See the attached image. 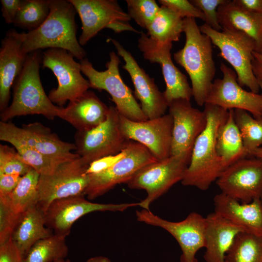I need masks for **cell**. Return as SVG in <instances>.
Returning <instances> with one entry per match:
<instances>
[{"instance_id": "6da1fadb", "label": "cell", "mask_w": 262, "mask_h": 262, "mask_svg": "<svg viewBox=\"0 0 262 262\" xmlns=\"http://www.w3.org/2000/svg\"><path fill=\"white\" fill-rule=\"evenodd\" d=\"M50 12L36 29L19 33L23 51L31 52L43 49L60 48L66 50L80 61L86 52L77 38V12L68 0H49Z\"/></svg>"}, {"instance_id": "7a4b0ae2", "label": "cell", "mask_w": 262, "mask_h": 262, "mask_svg": "<svg viewBox=\"0 0 262 262\" xmlns=\"http://www.w3.org/2000/svg\"><path fill=\"white\" fill-rule=\"evenodd\" d=\"M204 112L207 124L194 144L188 166L181 183L208 190L223 171L221 161L216 149V137L221 125L226 121L229 111L205 103Z\"/></svg>"}, {"instance_id": "3957f363", "label": "cell", "mask_w": 262, "mask_h": 262, "mask_svg": "<svg viewBox=\"0 0 262 262\" xmlns=\"http://www.w3.org/2000/svg\"><path fill=\"white\" fill-rule=\"evenodd\" d=\"M184 47L174 54L176 62L189 75L192 95L196 104L203 106L213 82L215 66L210 38L200 31L193 18L183 19Z\"/></svg>"}, {"instance_id": "277c9868", "label": "cell", "mask_w": 262, "mask_h": 262, "mask_svg": "<svg viewBox=\"0 0 262 262\" xmlns=\"http://www.w3.org/2000/svg\"><path fill=\"white\" fill-rule=\"evenodd\" d=\"M41 52L39 50L28 55L24 67L13 84L12 101L0 114L2 121L32 115H41L50 120L59 117L62 107L56 106L49 99L40 78Z\"/></svg>"}, {"instance_id": "5b68a950", "label": "cell", "mask_w": 262, "mask_h": 262, "mask_svg": "<svg viewBox=\"0 0 262 262\" xmlns=\"http://www.w3.org/2000/svg\"><path fill=\"white\" fill-rule=\"evenodd\" d=\"M199 28L219 49V55L232 66L239 84L258 94L260 88L252 68V53L256 49L254 41L237 30L223 28L221 31H217L205 23Z\"/></svg>"}, {"instance_id": "8992f818", "label": "cell", "mask_w": 262, "mask_h": 262, "mask_svg": "<svg viewBox=\"0 0 262 262\" xmlns=\"http://www.w3.org/2000/svg\"><path fill=\"white\" fill-rule=\"evenodd\" d=\"M109 57L110 60L106 64V69L101 71L96 69L87 58L80 61L82 72L88 78L90 88L107 92L121 115L134 121L148 119L136 100L132 90L121 77L118 55L111 51Z\"/></svg>"}, {"instance_id": "52a82bcc", "label": "cell", "mask_w": 262, "mask_h": 262, "mask_svg": "<svg viewBox=\"0 0 262 262\" xmlns=\"http://www.w3.org/2000/svg\"><path fill=\"white\" fill-rule=\"evenodd\" d=\"M88 166L79 157L61 164L50 175H40L36 206L45 213L56 200L84 195L89 182Z\"/></svg>"}, {"instance_id": "ba28073f", "label": "cell", "mask_w": 262, "mask_h": 262, "mask_svg": "<svg viewBox=\"0 0 262 262\" xmlns=\"http://www.w3.org/2000/svg\"><path fill=\"white\" fill-rule=\"evenodd\" d=\"M189 162L183 157L170 156L142 167L126 184L130 188L143 189L147 192V197L139 202V206L150 210L152 202L166 193L175 183L182 181Z\"/></svg>"}, {"instance_id": "9c48e42d", "label": "cell", "mask_w": 262, "mask_h": 262, "mask_svg": "<svg viewBox=\"0 0 262 262\" xmlns=\"http://www.w3.org/2000/svg\"><path fill=\"white\" fill-rule=\"evenodd\" d=\"M76 153L87 164L105 156L115 155L129 141L123 134L120 114L115 107H109L106 119L88 131H77L75 137Z\"/></svg>"}, {"instance_id": "30bf717a", "label": "cell", "mask_w": 262, "mask_h": 262, "mask_svg": "<svg viewBox=\"0 0 262 262\" xmlns=\"http://www.w3.org/2000/svg\"><path fill=\"white\" fill-rule=\"evenodd\" d=\"M74 58L69 52L60 48L48 49L42 53V67L51 70L58 83L48 97L52 103L61 107L67 101L80 97L90 88L88 80L81 73L80 63Z\"/></svg>"}, {"instance_id": "8fae6325", "label": "cell", "mask_w": 262, "mask_h": 262, "mask_svg": "<svg viewBox=\"0 0 262 262\" xmlns=\"http://www.w3.org/2000/svg\"><path fill=\"white\" fill-rule=\"evenodd\" d=\"M125 149V156L111 167L88 175L89 182L84 193L88 199H94L116 185L126 183L142 167L158 161L146 147L137 142L129 140Z\"/></svg>"}, {"instance_id": "7c38bea8", "label": "cell", "mask_w": 262, "mask_h": 262, "mask_svg": "<svg viewBox=\"0 0 262 262\" xmlns=\"http://www.w3.org/2000/svg\"><path fill=\"white\" fill-rule=\"evenodd\" d=\"M13 139L24 143L41 153L63 163L80 157L71 151L76 150L75 144L62 141L50 129L41 123L34 122L22 128L12 123L0 122V140Z\"/></svg>"}, {"instance_id": "4fadbf2b", "label": "cell", "mask_w": 262, "mask_h": 262, "mask_svg": "<svg viewBox=\"0 0 262 262\" xmlns=\"http://www.w3.org/2000/svg\"><path fill=\"white\" fill-rule=\"evenodd\" d=\"M136 216L138 221L162 228L175 238L182 251L180 262H198L196 254L205 246V217L193 212L181 221L172 222L146 209L137 211Z\"/></svg>"}, {"instance_id": "5bb4252c", "label": "cell", "mask_w": 262, "mask_h": 262, "mask_svg": "<svg viewBox=\"0 0 262 262\" xmlns=\"http://www.w3.org/2000/svg\"><path fill=\"white\" fill-rule=\"evenodd\" d=\"M68 0L81 20L82 32L79 42L82 46L105 28L120 32L131 19L116 0Z\"/></svg>"}, {"instance_id": "9a60e30c", "label": "cell", "mask_w": 262, "mask_h": 262, "mask_svg": "<svg viewBox=\"0 0 262 262\" xmlns=\"http://www.w3.org/2000/svg\"><path fill=\"white\" fill-rule=\"evenodd\" d=\"M216 184L223 193L242 203L260 198L262 193V159L242 158L220 174Z\"/></svg>"}, {"instance_id": "2e32d148", "label": "cell", "mask_w": 262, "mask_h": 262, "mask_svg": "<svg viewBox=\"0 0 262 262\" xmlns=\"http://www.w3.org/2000/svg\"><path fill=\"white\" fill-rule=\"evenodd\" d=\"M139 202L121 204L98 203L86 200L83 195L53 201L44 213L46 226L54 234L66 237L73 224L83 215L97 211H124L139 206Z\"/></svg>"}, {"instance_id": "e0dca14e", "label": "cell", "mask_w": 262, "mask_h": 262, "mask_svg": "<svg viewBox=\"0 0 262 262\" xmlns=\"http://www.w3.org/2000/svg\"><path fill=\"white\" fill-rule=\"evenodd\" d=\"M168 108L173 119L171 156L190 161L195 141L206 128V114L185 99L172 101Z\"/></svg>"}, {"instance_id": "ac0fdd59", "label": "cell", "mask_w": 262, "mask_h": 262, "mask_svg": "<svg viewBox=\"0 0 262 262\" xmlns=\"http://www.w3.org/2000/svg\"><path fill=\"white\" fill-rule=\"evenodd\" d=\"M122 132L128 140L146 147L158 161L171 156L173 119L169 113L142 121H134L120 115Z\"/></svg>"}, {"instance_id": "d6986e66", "label": "cell", "mask_w": 262, "mask_h": 262, "mask_svg": "<svg viewBox=\"0 0 262 262\" xmlns=\"http://www.w3.org/2000/svg\"><path fill=\"white\" fill-rule=\"evenodd\" d=\"M220 70L223 78L213 82L205 103L227 111L245 110L255 118H262V95L244 89L238 82L235 71L223 63Z\"/></svg>"}, {"instance_id": "ffe728a7", "label": "cell", "mask_w": 262, "mask_h": 262, "mask_svg": "<svg viewBox=\"0 0 262 262\" xmlns=\"http://www.w3.org/2000/svg\"><path fill=\"white\" fill-rule=\"evenodd\" d=\"M138 47L145 60L160 65L166 84L163 93L168 104L177 99L190 100L192 90L187 77L175 66L171 58L172 43L158 44L141 33Z\"/></svg>"}, {"instance_id": "44dd1931", "label": "cell", "mask_w": 262, "mask_h": 262, "mask_svg": "<svg viewBox=\"0 0 262 262\" xmlns=\"http://www.w3.org/2000/svg\"><path fill=\"white\" fill-rule=\"evenodd\" d=\"M125 64L122 67L129 74L134 87V95L140 101L141 109L148 119L165 115L168 104L154 80L141 68L132 54L116 39L109 38Z\"/></svg>"}, {"instance_id": "7402d4cb", "label": "cell", "mask_w": 262, "mask_h": 262, "mask_svg": "<svg viewBox=\"0 0 262 262\" xmlns=\"http://www.w3.org/2000/svg\"><path fill=\"white\" fill-rule=\"evenodd\" d=\"M28 54L22 49L19 33L11 29L6 32L0 48V110L8 107L10 89L21 72Z\"/></svg>"}, {"instance_id": "603a6c76", "label": "cell", "mask_w": 262, "mask_h": 262, "mask_svg": "<svg viewBox=\"0 0 262 262\" xmlns=\"http://www.w3.org/2000/svg\"><path fill=\"white\" fill-rule=\"evenodd\" d=\"M214 212L245 232L262 236V205L260 198L242 203L223 193L213 198Z\"/></svg>"}, {"instance_id": "cb8c5ba5", "label": "cell", "mask_w": 262, "mask_h": 262, "mask_svg": "<svg viewBox=\"0 0 262 262\" xmlns=\"http://www.w3.org/2000/svg\"><path fill=\"white\" fill-rule=\"evenodd\" d=\"M109 107L91 91L69 101L62 107L59 117L72 125L77 131H88L97 127L106 118Z\"/></svg>"}, {"instance_id": "d4e9b609", "label": "cell", "mask_w": 262, "mask_h": 262, "mask_svg": "<svg viewBox=\"0 0 262 262\" xmlns=\"http://www.w3.org/2000/svg\"><path fill=\"white\" fill-rule=\"evenodd\" d=\"M206 218V262H225L226 254L237 235L244 231L214 212Z\"/></svg>"}, {"instance_id": "484cf974", "label": "cell", "mask_w": 262, "mask_h": 262, "mask_svg": "<svg viewBox=\"0 0 262 262\" xmlns=\"http://www.w3.org/2000/svg\"><path fill=\"white\" fill-rule=\"evenodd\" d=\"M222 28L241 31L255 42L256 52L262 54V14L248 11L227 0L217 8Z\"/></svg>"}, {"instance_id": "4316f807", "label": "cell", "mask_w": 262, "mask_h": 262, "mask_svg": "<svg viewBox=\"0 0 262 262\" xmlns=\"http://www.w3.org/2000/svg\"><path fill=\"white\" fill-rule=\"evenodd\" d=\"M52 234L46 226L44 213L34 204L21 214L12 238L24 258L35 243Z\"/></svg>"}, {"instance_id": "83f0119b", "label": "cell", "mask_w": 262, "mask_h": 262, "mask_svg": "<svg viewBox=\"0 0 262 262\" xmlns=\"http://www.w3.org/2000/svg\"><path fill=\"white\" fill-rule=\"evenodd\" d=\"M216 149L221 161L223 171L236 161L248 157L234 121L233 110L229 111L227 119L218 129Z\"/></svg>"}, {"instance_id": "f1b7e54d", "label": "cell", "mask_w": 262, "mask_h": 262, "mask_svg": "<svg viewBox=\"0 0 262 262\" xmlns=\"http://www.w3.org/2000/svg\"><path fill=\"white\" fill-rule=\"evenodd\" d=\"M147 30V34L155 42L172 43L179 41L183 32V18L168 8L161 6Z\"/></svg>"}, {"instance_id": "f546056e", "label": "cell", "mask_w": 262, "mask_h": 262, "mask_svg": "<svg viewBox=\"0 0 262 262\" xmlns=\"http://www.w3.org/2000/svg\"><path fill=\"white\" fill-rule=\"evenodd\" d=\"M39 177L40 174L31 168L21 177L12 192L0 196V200L4 202L14 212L21 214L29 207L36 204Z\"/></svg>"}, {"instance_id": "4dcf8cb0", "label": "cell", "mask_w": 262, "mask_h": 262, "mask_svg": "<svg viewBox=\"0 0 262 262\" xmlns=\"http://www.w3.org/2000/svg\"><path fill=\"white\" fill-rule=\"evenodd\" d=\"M66 236L56 234L41 239L31 248L23 262H55L68 254Z\"/></svg>"}, {"instance_id": "1f68e13d", "label": "cell", "mask_w": 262, "mask_h": 262, "mask_svg": "<svg viewBox=\"0 0 262 262\" xmlns=\"http://www.w3.org/2000/svg\"><path fill=\"white\" fill-rule=\"evenodd\" d=\"M225 262H262V236L245 232L238 234Z\"/></svg>"}, {"instance_id": "d6a6232c", "label": "cell", "mask_w": 262, "mask_h": 262, "mask_svg": "<svg viewBox=\"0 0 262 262\" xmlns=\"http://www.w3.org/2000/svg\"><path fill=\"white\" fill-rule=\"evenodd\" d=\"M49 12V0H22L13 24L32 31L43 24Z\"/></svg>"}, {"instance_id": "836d02e7", "label": "cell", "mask_w": 262, "mask_h": 262, "mask_svg": "<svg viewBox=\"0 0 262 262\" xmlns=\"http://www.w3.org/2000/svg\"><path fill=\"white\" fill-rule=\"evenodd\" d=\"M233 116L249 157L251 151L262 147V117L255 118L248 112L240 109L233 110Z\"/></svg>"}, {"instance_id": "e575fe53", "label": "cell", "mask_w": 262, "mask_h": 262, "mask_svg": "<svg viewBox=\"0 0 262 262\" xmlns=\"http://www.w3.org/2000/svg\"><path fill=\"white\" fill-rule=\"evenodd\" d=\"M6 142L13 145L23 161L40 175L52 174L62 164L16 140L9 139Z\"/></svg>"}, {"instance_id": "d590c367", "label": "cell", "mask_w": 262, "mask_h": 262, "mask_svg": "<svg viewBox=\"0 0 262 262\" xmlns=\"http://www.w3.org/2000/svg\"><path fill=\"white\" fill-rule=\"evenodd\" d=\"M126 2L130 18L146 30L160 8L154 0H127Z\"/></svg>"}, {"instance_id": "8d00e7d4", "label": "cell", "mask_w": 262, "mask_h": 262, "mask_svg": "<svg viewBox=\"0 0 262 262\" xmlns=\"http://www.w3.org/2000/svg\"><path fill=\"white\" fill-rule=\"evenodd\" d=\"M31 168L17 151L7 145H0V173L23 176Z\"/></svg>"}, {"instance_id": "74e56055", "label": "cell", "mask_w": 262, "mask_h": 262, "mask_svg": "<svg viewBox=\"0 0 262 262\" xmlns=\"http://www.w3.org/2000/svg\"><path fill=\"white\" fill-rule=\"evenodd\" d=\"M228 0H191L190 2L202 12L205 16V24L217 31L223 29L221 26L217 8Z\"/></svg>"}, {"instance_id": "f35d334b", "label": "cell", "mask_w": 262, "mask_h": 262, "mask_svg": "<svg viewBox=\"0 0 262 262\" xmlns=\"http://www.w3.org/2000/svg\"><path fill=\"white\" fill-rule=\"evenodd\" d=\"M21 215L14 212L4 202L0 200V244L12 237Z\"/></svg>"}, {"instance_id": "ab89813d", "label": "cell", "mask_w": 262, "mask_h": 262, "mask_svg": "<svg viewBox=\"0 0 262 262\" xmlns=\"http://www.w3.org/2000/svg\"><path fill=\"white\" fill-rule=\"evenodd\" d=\"M161 6L172 11L182 18H197L205 21L204 14L187 0H159Z\"/></svg>"}, {"instance_id": "60d3db41", "label": "cell", "mask_w": 262, "mask_h": 262, "mask_svg": "<svg viewBox=\"0 0 262 262\" xmlns=\"http://www.w3.org/2000/svg\"><path fill=\"white\" fill-rule=\"evenodd\" d=\"M126 154L125 148L120 153L103 157L90 163L86 171L87 175L100 173L111 167Z\"/></svg>"}, {"instance_id": "b9f144b4", "label": "cell", "mask_w": 262, "mask_h": 262, "mask_svg": "<svg viewBox=\"0 0 262 262\" xmlns=\"http://www.w3.org/2000/svg\"><path fill=\"white\" fill-rule=\"evenodd\" d=\"M23 259L12 237L0 244V262H23Z\"/></svg>"}, {"instance_id": "7bdbcfd3", "label": "cell", "mask_w": 262, "mask_h": 262, "mask_svg": "<svg viewBox=\"0 0 262 262\" xmlns=\"http://www.w3.org/2000/svg\"><path fill=\"white\" fill-rule=\"evenodd\" d=\"M22 0H0L2 16L7 24L14 23Z\"/></svg>"}, {"instance_id": "ee69618b", "label": "cell", "mask_w": 262, "mask_h": 262, "mask_svg": "<svg viewBox=\"0 0 262 262\" xmlns=\"http://www.w3.org/2000/svg\"><path fill=\"white\" fill-rule=\"evenodd\" d=\"M21 177L18 175L0 173V196H5L12 192Z\"/></svg>"}, {"instance_id": "f6af8a7d", "label": "cell", "mask_w": 262, "mask_h": 262, "mask_svg": "<svg viewBox=\"0 0 262 262\" xmlns=\"http://www.w3.org/2000/svg\"><path fill=\"white\" fill-rule=\"evenodd\" d=\"M233 1L248 11L262 14V0H233Z\"/></svg>"}, {"instance_id": "bcb514c9", "label": "cell", "mask_w": 262, "mask_h": 262, "mask_svg": "<svg viewBox=\"0 0 262 262\" xmlns=\"http://www.w3.org/2000/svg\"><path fill=\"white\" fill-rule=\"evenodd\" d=\"M252 56L253 72L258 81H262V54L254 51L252 53Z\"/></svg>"}, {"instance_id": "7dc6e473", "label": "cell", "mask_w": 262, "mask_h": 262, "mask_svg": "<svg viewBox=\"0 0 262 262\" xmlns=\"http://www.w3.org/2000/svg\"><path fill=\"white\" fill-rule=\"evenodd\" d=\"M86 262H112V261L106 257L97 256L88 259Z\"/></svg>"}, {"instance_id": "c3c4849f", "label": "cell", "mask_w": 262, "mask_h": 262, "mask_svg": "<svg viewBox=\"0 0 262 262\" xmlns=\"http://www.w3.org/2000/svg\"><path fill=\"white\" fill-rule=\"evenodd\" d=\"M249 157H254L262 159V147L251 151L249 153Z\"/></svg>"}, {"instance_id": "681fc988", "label": "cell", "mask_w": 262, "mask_h": 262, "mask_svg": "<svg viewBox=\"0 0 262 262\" xmlns=\"http://www.w3.org/2000/svg\"><path fill=\"white\" fill-rule=\"evenodd\" d=\"M55 262H70V260H68V259H62V260H59L58 261H56Z\"/></svg>"}, {"instance_id": "f907efd6", "label": "cell", "mask_w": 262, "mask_h": 262, "mask_svg": "<svg viewBox=\"0 0 262 262\" xmlns=\"http://www.w3.org/2000/svg\"><path fill=\"white\" fill-rule=\"evenodd\" d=\"M258 83L260 86V88L262 91V81H258Z\"/></svg>"}, {"instance_id": "816d5d0a", "label": "cell", "mask_w": 262, "mask_h": 262, "mask_svg": "<svg viewBox=\"0 0 262 262\" xmlns=\"http://www.w3.org/2000/svg\"><path fill=\"white\" fill-rule=\"evenodd\" d=\"M260 200L261 201V203H262V195L261 196V197H260Z\"/></svg>"}]
</instances>
